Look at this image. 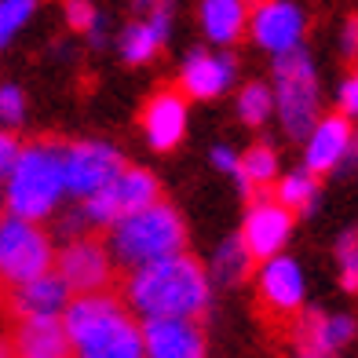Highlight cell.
Returning <instances> with one entry per match:
<instances>
[{"label":"cell","mask_w":358,"mask_h":358,"mask_svg":"<svg viewBox=\"0 0 358 358\" xmlns=\"http://www.w3.org/2000/svg\"><path fill=\"white\" fill-rule=\"evenodd\" d=\"M300 300H303V278L300 267L292 259H271L259 278V300H256V315L264 318V325L271 333L296 329L300 318Z\"/></svg>","instance_id":"obj_7"},{"label":"cell","mask_w":358,"mask_h":358,"mask_svg":"<svg viewBox=\"0 0 358 358\" xmlns=\"http://www.w3.org/2000/svg\"><path fill=\"white\" fill-rule=\"evenodd\" d=\"M274 198H278L292 216H303L307 208L315 205V179L311 176H289L274 187Z\"/></svg>","instance_id":"obj_22"},{"label":"cell","mask_w":358,"mask_h":358,"mask_svg":"<svg viewBox=\"0 0 358 358\" xmlns=\"http://www.w3.org/2000/svg\"><path fill=\"white\" fill-rule=\"evenodd\" d=\"M267 110H271V92L264 85H249L241 92V117H245V124H259L267 117Z\"/></svg>","instance_id":"obj_27"},{"label":"cell","mask_w":358,"mask_h":358,"mask_svg":"<svg viewBox=\"0 0 358 358\" xmlns=\"http://www.w3.org/2000/svg\"><path fill=\"white\" fill-rule=\"evenodd\" d=\"M62 318L73 336L77 358H143L146 351L143 329L128 315L121 282L95 292H77Z\"/></svg>","instance_id":"obj_2"},{"label":"cell","mask_w":358,"mask_h":358,"mask_svg":"<svg viewBox=\"0 0 358 358\" xmlns=\"http://www.w3.org/2000/svg\"><path fill=\"white\" fill-rule=\"evenodd\" d=\"M154 201H161L157 176L128 165L121 176H113L106 187H99V190L92 194L85 216L92 223H117V220L132 216V213H139V208L154 205Z\"/></svg>","instance_id":"obj_8"},{"label":"cell","mask_w":358,"mask_h":358,"mask_svg":"<svg viewBox=\"0 0 358 358\" xmlns=\"http://www.w3.org/2000/svg\"><path fill=\"white\" fill-rule=\"evenodd\" d=\"M66 146L55 136H41L19 150V161L11 169L4 201L15 216L41 220L52 213L55 198L66 187Z\"/></svg>","instance_id":"obj_3"},{"label":"cell","mask_w":358,"mask_h":358,"mask_svg":"<svg viewBox=\"0 0 358 358\" xmlns=\"http://www.w3.org/2000/svg\"><path fill=\"white\" fill-rule=\"evenodd\" d=\"M187 99L190 95L179 85H161L150 103L143 106V128L157 150H172L183 139V124H187Z\"/></svg>","instance_id":"obj_15"},{"label":"cell","mask_w":358,"mask_h":358,"mask_svg":"<svg viewBox=\"0 0 358 358\" xmlns=\"http://www.w3.org/2000/svg\"><path fill=\"white\" fill-rule=\"evenodd\" d=\"M52 241L34 220L0 216V303L15 285L34 282L37 274L52 271Z\"/></svg>","instance_id":"obj_5"},{"label":"cell","mask_w":358,"mask_h":358,"mask_svg":"<svg viewBox=\"0 0 358 358\" xmlns=\"http://www.w3.org/2000/svg\"><path fill=\"white\" fill-rule=\"evenodd\" d=\"M8 340H11L15 358H77L66 318H59V315L15 318V329Z\"/></svg>","instance_id":"obj_11"},{"label":"cell","mask_w":358,"mask_h":358,"mask_svg":"<svg viewBox=\"0 0 358 358\" xmlns=\"http://www.w3.org/2000/svg\"><path fill=\"white\" fill-rule=\"evenodd\" d=\"M340 106H344V113H358V70L351 73L344 92H340Z\"/></svg>","instance_id":"obj_33"},{"label":"cell","mask_w":358,"mask_h":358,"mask_svg":"<svg viewBox=\"0 0 358 358\" xmlns=\"http://www.w3.org/2000/svg\"><path fill=\"white\" fill-rule=\"evenodd\" d=\"M216 165L227 169V172H238V161H234V154L227 150V146H220V150H216Z\"/></svg>","instance_id":"obj_34"},{"label":"cell","mask_w":358,"mask_h":358,"mask_svg":"<svg viewBox=\"0 0 358 358\" xmlns=\"http://www.w3.org/2000/svg\"><path fill=\"white\" fill-rule=\"evenodd\" d=\"M19 150H22L19 139H15L11 132H0V183L11 179V169H15V161H19Z\"/></svg>","instance_id":"obj_29"},{"label":"cell","mask_w":358,"mask_h":358,"mask_svg":"<svg viewBox=\"0 0 358 358\" xmlns=\"http://www.w3.org/2000/svg\"><path fill=\"white\" fill-rule=\"evenodd\" d=\"M351 333H355L351 318H329V344H333V351L344 344V340H351Z\"/></svg>","instance_id":"obj_31"},{"label":"cell","mask_w":358,"mask_h":358,"mask_svg":"<svg viewBox=\"0 0 358 358\" xmlns=\"http://www.w3.org/2000/svg\"><path fill=\"white\" fill-rule=\"evenodd\" d=\"M289 227H292V213L271 190L252 201V213L245 216V227H241V241H245L252 264H267L282 249V241L289 238Z\"/></svg>","instance_id":"obj_10"},{"label":"cell","mask_w":358,"mask_h":358,"mask_svg":"<svg viewBox=\"0 0 358 358\" xmlns=\"http://www.w3.org/2000/svg\"><path fill=\"white\" fill-rule=\"evenodd\" d=\"M231 80V59H216V55H190L183 77H179V88H183L190 99H213L227 88Z\"/></svg>","instance_id":"obj_18"},{"label":"cell","mask_w":358,"mask_h":358,"mask_svg":"<svg viewBox=\"0 0 358 358\" xmlns=\"http://www.w3.org/2000/svg\"><path fill=\"white\" fill-rule=\"evenodd\" d=\"M183 245H187V223L165 198L110 223V252L117 256L124 274L143 264H154L161 256L183 252Z\"/></svg>","instance_id":"obj_4"},{"label":"cell","mask_w":358,"mask_h":358,"mask_svg":"<svg viewBox=\"0 0 358 358\" xmlns=\"http://www.w3.org/2000/svg\"><path fill=\"white\" fill-rule=\"evenodd\" d=\"M351 143V124H348V113H333L318 124V132L311 139V150H307V172L311 176H325L340 157H344Z\"/></svg>","instance_id":"obj_17"},{"label":"cell","mask_w":358,"mask_h":358,"mask_svg":"<svg viewBox=\"0 0 358 358\" xmlns=\"http://www.w3.org/2000/svg\"><path fill=\"white\" fill-rule=\"evenodd\" d=\"M252 267H256V264H252V256H249V249H245V241H241V238H231V241H227V245L216 252V271H220L223 282L245 278Z\"/></svg>","instance_id":"obj_23"},{"label":"cell","mask_w":358,"mask_h":358,"mask_svg":"<svg viewBox=\"0 0 358 358\" xmlns=\"http://www.w3.org/2000/svg\"><path fill=\"white\" fill-rule=\"evenodd\" d=\"M128 307L143 318H205L208 278L198 256L172 252L154 264H143L121 278Z\"/></svg>","instance_id":"obj_1"},{"label":"cell","mask_w":358,"mask_h":358,"mask_svg":"<svg viewBox=\"0 0 358 358\" xmlns=\"http://www.w3.org/2000/svg\"><path fill=\"white\" fill-rule=\"evenodd\" d=\"M128 165L124 157L103 143H70L66 146V190L77 198H92L99 187H106L113 176H121Z\"/></svg>","instance_id":"obj_9"},{"label":"cell","mask_w":358,"mask_h":358,"mask_svg":"<svg viewBox=\"0 0 358 358\" xmlns=\"http://www.w3.org/2000/svg\"><path fill=\"white\" fill-rule=\"evenodd\" d=\"M336 256H340V267H344V289L348 292H358V231H348L336 245Z\"/></svg>","instance_id":"obj_26"},{"label":"cell","mask_w":358,"mask_h":358,"mask_svg":"<svg viewBox=\"0 0 358 358\" xmlns=\"http://www.w3.org/2000/svg\"><path fill=\"white\" fill-rule=\"evenodd\" d=\"M238 183H241V194H245L249 201L264 198L271 190V176H274V150L264 143H256L252 150L238 161Z\"/></svg>","instance_id":"obj_20"},{"label":"cell","mask_w":358,"mask_h":358,"mask_svg":"<svg viewBox=\"0 0 358 358\" xmlns=\"http://www.w3.org/2000/svg\"><path fill=\"white\" fill-rule=\"evenodd\" d=\"M157 29L150 22H136V26H128V34H124V59L128 62H146L154 52H157Z\"/></svg>","instance_id":"obj_24"},{"label":"cell","mask_w":358,"mask_h":358,"mask_svg":"<svg viewBox=\"0 0 358 358\" xmlns=\"http://www.w3.org/2000/svg\"><path fill=\"white\" fill-rule=\"evenodd\" d=\"M292 340L300 344L303 355H329L333 344H329V318L318 315V311H300L296 318V329H292Z\"/></svg>","instance_id":"obj_21"},{"label":"cell","mask_w":358,"mask_h":358,"mask_svg":"<svg viewBox=\"0 0 358 358\" xmlns=\"http://www.w3.org/2000/svg\"><path fill=\"white\" fill-rule=\"evenodd\" d=\"M70 307V282L62 278V271H44L37 274L34 282H22L15 285L4 303H0V311H4L11 322L15 318H41V315H59Z\"/></svg>","instance_id":"obj_12"},{"label":"cell","mask_w":358,"mask_h":358,"mask_svg":"<svg viewBox=\"0 0 358 358\" xmlns=\"http://www.w3.org/2000/svg\"><path fill=\"white\" fill-rule=\"evenodd\" d=\"M136 4H150V0H136Z\"/></svg>","instance_id":"obj_36"},{"label":"cell","mask_w":358,"mask_h":358,"mask_svg":"<svg viewBox=\"0 0 358 358\" xmlns=\"http://www.w3.org/2000/svg\"><path fill=\"white\" fill-rule=\"evenodd\" d=\"M0 117H4L8 124L22 121V92L19 88H4V92H0Z\"/></svg>","instance_id":"obj_30"},{"label":"cell","mask_w":358,"mask_h":358,"mask_svg":"<svg viewBox=\"0 0 358 358\" xmlns=\"http://www.w3.org/2000/svg\"><path fill=\"white\" fill-rule=\"evenodd\" d=\"M300 34H303L300 8L282 4V0H267V4L256 8V15H252V37L264 48H271V52H289V48H296Z\"/></svg>","instance_id":"obj_16"},{"label":"cell","mask_w":358,"mask_h":358,"mask_svg":"<svg viewBox=\"0 0 358 358\" xmlns=\"http://www.w3.org/2000/svg\"><path fill=\"white\" fill-rule=\"evenodd\" d=\"M344 55L351 62H358V15H351L348 26H344Z\"/></svg>","instance_id":"obj_32"},{"label":"cell","mask_w":358,"mask_h":358,"mask_svg":"<svg viewBox=\"0 0 358 358\" xmlns=\"http://www.w3.org/2000/svg\"><path fill=\"white\" fill-rule=\"evenodd\" d=\"M303 358H318V355H303Z\"/></svg>","instance_id":"obj_37"},{"label":"cell","mask_w":358,"mask_h":358,"mask_svg":"<svg viewBox=\"0 0 358 358\" xmlns=\"http://www.w3.org/2000/svg\"><path fill=\"white\" fill-rule=\"evenodd\" d=\"M143 340L150 358H205L201 318H146Z\"/></svg>","instance_id":"obj_14"},{"label":"cell","mask_w":358,"mask_h":358,"mask_svg":"<svg viewBox=\"0 0 358 358\" xmlns=\"http://www.w3.org/2000/svg\"><path fill=\"white\" fill-rule=\"evenodd\" d=\"M34 8H37V0H4V4H0V48H4L8 37L34 15Z\"/></svg>","instance_id":"obj_25"},{"label":"cell","mask_w":358,"mask_h":358,"mask_svg":"<svg viewBox=\"0 0 358 358\" xmlns=\"http://www.w3.org/2000/svg\"><path fill=\"white\" fill-rule=\"evenodd\" d=\"M0 358H15V351H11V340H8V336L0 340Z\"/></svg>","instance_id":"obj_35"},{"label":"cell","mask_w":358,"mask_h":358,"mask_svg":"<svg viewBox=\"0 0 358 358\" xmlns=\"http://www.w3.org/2000/svg\"><path fill=\"white\" fill-rule=\"evenodd\" d=\"M274 85H278V110L292 139H303L318 117V80L311 70V59L300 48L278 52L274 62Z\"/></svg>","instance_id":"obj_6"},{"label":"cell","mask_w":358,"mask_h":358,"mask_svg":"<svg viewBox=\"0 0 358 358\" xmlns=\"http://www.w3.org/2000/svg\"><path fill=\"white\" fill-rule=\"evenodd\" d=\"M245 15H249V0H205L201 4V22L205 34L227 44L245 29Z\"/></svg>","instance_id":"obj_19"},{"label":"cell","mask_w":358,"mask_h":358,"mask_svg":"<svg viewBox=\"0 0 358 358\" xmlns=\"http://www.w3.org/2000/svg\"><path fill=\"white\" fill-rule=\"evenodd\" d=\"M66 22H70V29H77V34H88V29L95 26V8L88 4V0H66Z\"/></svg>","instance_id":"obj_28"},{"label":"cell","mask_w":358,"mask_h":358,"mask_svg":"<svg viewBox=\"0 0 358 358\" xmlns=\"http://www.w3.org/2000/svg\"><path fill=\"white\" fill-rule=\"evenodd\" d=\"M55 264H59L62 278L70 282L73 292H95V289L117 285L113 274H110V252L103 245V238H95V234H85V238L70 241V245L59 252Z\"/></svg>","instance_id":"obj_13"}]
</instances>
